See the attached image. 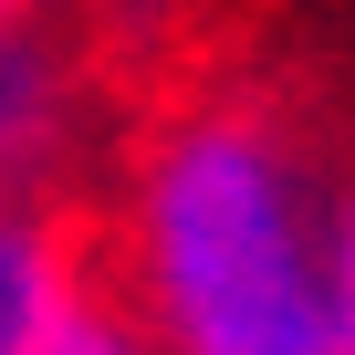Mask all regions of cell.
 I'll use <instances>...</instances> for the list:
<instances>
[{
	"label": "cell",
	"instance_id": "6",
	"mask_svg": "<svg viewBox=\"0 0 355 355\" xmlns=\"http://www.w3.org/2000/svg\"><path fill=\"white\" fill-rule=\"evenodd\" d=\"M0 11H11V0H0Z\"/></svg>",
	"mask_w": 355,
	"mask_h": 355
},
{
	"label": "cell",
	"instance_id": "4",
	"mask_svg": "<svg viewBox=\"0 0 355 355\" xmlns=\"http://www.w3.org/2000/svg\"><path fill=\"white\" fill-rule=\"evenodd\" d=\"M32 355H146V324H136V303L84 261L73 272V293L53 303V324H42V345Z\"/></svg>",
	"mask_w": 355,
	"mask_h": 355
},
{
	"label": "cell",
	"instance_id": "1",
	"mask_svg": "<svg viewBox=\"0 0 355 355\" xmlns=\"http://www.w3.org/2000/svg\"><path fill=\"white\" fill-rule=\"evenodd\" d=\"M345 189L261 84L167 105L136 146V282L167 355H345L334 345Z\"/></svg>",
	"mask_w": 355,
	"mask_h": 355
},
{
	"label": "cell",
	"instance_id": "3",
	"mask_svg": "<svg viewBox=\"0 0 355 355\" xmlns=\"http://www.w3.org/2000/svg\"><path fill=\"white\" fill-rule=\"evenodd\" d=\"M63 105H73L63 53L42 32H0V199H32V178L63 146Z\"/></svg>",
	"mask_w": 355,
	"mask_h": 355
},
{
	"label": "cell",
	"instance_id": "5",
	"mask_svg": "<svg viewBox=\"0 0 355 355\" xmlns=\"http://www.w3.org/2000/svg\"><path fill=\"white\" fill-rule=\"evenodd\" d=\"M334 345L355 355V189H345V220H334Z\"/></svg>",
	"mask_w": 355,
	"mask_h": 355
},
{
	"label": "cell",
	"instance_id": "2",
	"mask_svg": "<svg viewBox=\"0 0 355 355\" xmlns=\"http://www.w3.org/2000/svg\"><path fill=\"white\" fill-rule=\"evenodd\" d=\"M84 261L94 251H84V220L73 209H53V199H0V355H32L42 345V324H53V303L73 293Z\"/></svg>",
	"mask_w": 355,
	"mask_h": 355
}]
</instances>
